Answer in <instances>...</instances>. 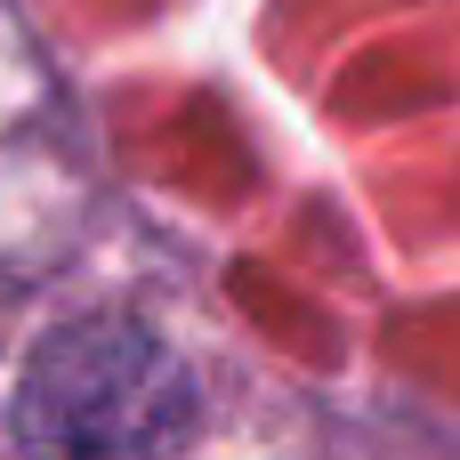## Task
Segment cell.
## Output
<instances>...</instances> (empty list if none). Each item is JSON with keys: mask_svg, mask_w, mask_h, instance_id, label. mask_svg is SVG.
Returning <instances> with one entry per match:
<instances>
[{"mask_svg": "<svg viewBox=\"0 0 460 460\" xmlns=\"http://www.w3.org/2000/svg\"><path fill=\"white\" fill-rule=\"evenodd\" d=\"M186 429V372L121 315L40 340L16 388V437L32 460H162Z\"/></svg>", "mask_w": 460, "mask_h": 460, "instance_id": "6da1fadb", "label": "cell"}]
</instances>
